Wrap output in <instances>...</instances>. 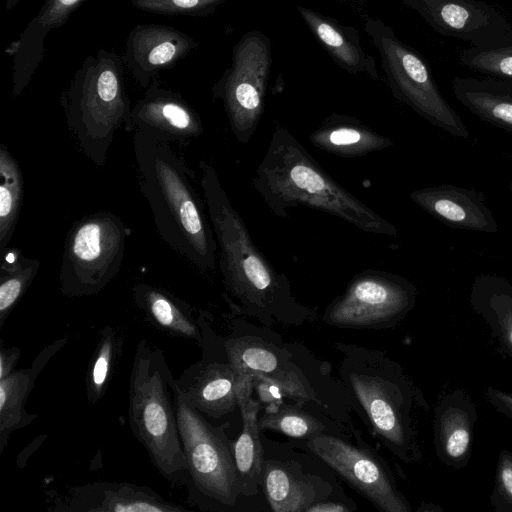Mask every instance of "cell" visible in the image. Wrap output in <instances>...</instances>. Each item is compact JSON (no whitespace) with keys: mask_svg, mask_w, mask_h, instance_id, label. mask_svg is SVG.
<instances>
[{"mask_svg":"<svg viewBox=\"0 0 512 512\" xmlns=\"http://www.w3.org/2000/svg\"><path fill=\"white\" fill-rule=\"evenodd\" d=\"M304 442L350 487L381 512H411L387 461L368 444L361 431L354 438L323 433Z\"/></svg>","mask_w":512,"mask_h":512,"instance_id":"4fadbf2b","label":"cell"},{"mask_svg":"<svg viewBox=\"0 0 512 512\" xmlns=\"http://www.w3.org/2000/svg\"><path fill=\"white\" fill-rule=\"evenodd\" d=\"M61 338L47 345L28 368L16 369L0 380V454L8 445L10 435L30 425L37 415L25 409L35 380L49 360L66 345Z\"/></svg>","mask_w":512,"mask_h":512,"instance_id":"d4e9b609","label":"cell"},{"mask_svg":"<svg viewBox=\"0 0 512 512\" xmlns=\"http://www.w3.org/2000/svg\"><path fill=\"white\" fill-rule=\"evenodd\" d=\"M484 396L496 411L512 420L511 392L502 391L492 386H487L484 390Z\"/></svg>","mask_w":512,"mask_h":512,"instance_id":"8d00e7d4","label":"cell"},{"mask_svg":"<svg viewBox=\"0 0 512 512\" xmlns=\"http://www.w3.org/2000/svg\"><path fill=\"white\" fill-rule=\"evenodd\" d=\"M356 503L350 499H325L312 504L305 512H354Z\"/></svg>","mask_w":512,"mask_h":512,"instance_id":"74e56055","label":"cell"},{"mask_svg":"<svg viewBox=\"0 0 512 512\" xmlns=\"http://www.w3.org/2000/svg\"><path fill=\"white\" fill-rule=\"evenodd\" d=\"M199 43L174 27L148 23L130 31L121 59L125 69L142 88H147L158 74L175 67Z\"/></svg>","mask_w":512,"mask_h":512,"instance_id":"e0dca14e","label":"cell"},{"mask_svg":"<svg viewBox=\"0 0 512 512\" xmlns=\"http://www.w3.org/2000/svg\"><path fill=\"white\" fill-rule=\"evenodd\" d=\"M252 185L272 214L307 206L336 216L360 230L397 237L398 229L337 183L304 146L277 126L252 178Z\"/></svg>","mask_w":512,"mask_h":512,"instance_id":"277c9868","label":"cell"},{"mask_svg":"<svg viewBox=\"0 0 512 512\" xmlns=\"http://www.w3.org/2000/svg\"><path fill=\"white\" fill-rule=\"evenodd\" d=\"M460 63L476 73L512 80V29L498 40L459 51Z\"/></svg>","mask_w":512,"mask_h":512,"instance_id":"836d02e7","label":"cell"},{"mask_svg":"<svg viewBox=\"0 0 512 512\" xmlns=\"http://www.w3.org/2000/svg\"><path fill=\"white\" fill-rule=\"evenodd\" d=\"M173 377L163 352L138 342L129 377L128 419L133 435L168 481L188 483V467L178 430Z\"/></svg>","mask_w":512,"mask_h":512,"instance_id":"8992f818","label":"cell"},{"mask_svg":"<svg viewBox=\"0 0 512 512\" xmlns=\"http://www.w3.org/2000/svg\"><path fill=\"white\" fill-rule=\"evenodd\" d=\"M418 291L407 278L366 269L355 275L342 294L326 307L322 322L343 329H390L416 305Z\"/></svg>","mask_w":512,"mask_h":512,"instance_id":"7c38bea8","label":"cell"},{"mask_svg":"<svg viewBox=\"0 0 512 512\" xmlns=\"http://www.w3.org/2000/svg\"><path fill=\"white\" fill-rule=\"evenodd\" d=\"M332 346L341 355L337 377L371 436L404 463H420L418 413L429 406L412 377L384 351L344 342Z\"/></svg>","mask_w":512,"mask_h":512,"instance_id":"7a4b0ae2","label":"cell"},{"mask_svg":"<svg viewBox=\"0 0 512 512\" xmlns=\"http://www.w3.org/2000/svg\"><path fill=\"white\" fill-rule=\"evenodd\" d=\"M135 305L158 329L175 337L202 342V332L193 308L171 292L147 284L132 288Z\"/></svg>","mask_w":512,"mask_h":512,"instance_id":"4316f807","label":"cell"},{"mask_svg":"<svg viewBox=\"0 0 512 512\" xmlns=\"http://www.w3.org/2000/svg\"><path fill=\"white\" fill-rule=\"evenodd\" d=\"M272 65L271 43L261 31L245 33L232 50V62L212 87L224 107L232 134L248 143L262 117Z\"/></svg>","mask_w":512,"mask_h":512,"instance_id":"8fae6325","label":"cell"},{"mask_svg":"<svg viewBox=\"0 0 512 512\" xmlns=\"http://www.w3.org/2000/svg\"><path fill=\"white\" fill-rule=\"evenodd\" d=\"M227 0H131L134 8L158 15L207 17Z\"/></svg>","mask_w":512,"mask_h":512,"instance_id":"e575fe53","label":"cell"},{"mask_svg":"<svg viewBox=\"0 0 512 512\" xmlns=\"http://www.w3.org/2000/svg\"><path fill=\"white\" fill-rule=\"evenodd\" d=\"M0 328L36 277L40 261L15 247L0 250Z\"/></svg>","mask_w":512,"mask_h":512,"instance_id":"4dcf8cb0","label":"cell"},{"mask_svg":"<svg viewBox=\"0 0 512 512\" xmlns=\"http://www.w3.org/2000/svg\"><path fill=\"white\" fill-rule=\"evenodd\" d=\"M20 358V349L15 346H5L1 343L0 348V380L11 374Z\"/></svg>","mask_w":512,"mask_h":512,"instance_id":"f35d334b","label":"cell"},{"mask_svg":"<svg viewBox=\"0 0 512 512\" xmlns=\"http://www.w3.org/2000/svg\"><path fill=\"white\" fill-rule=\"evenodd\" d=\"M128 229L117 215L99 211L69 229L60 266V291L66 297L103 290L121 269Z\"/></svg>","mask_w":512,"mask_h":512,"instance_id":"9c48e42d","label":"cell"},{"mask_svg":"<svg viewBox=\"0 0 512 512\" xmlns=\"http://www.w3.org/2000/svg\"><path fill=\"white\" fill-rule=\"evenodd\" d=\"M364 29L380 56L394 98L433 126L468 139L465 123L442 95L425 58L379 18H367Z\"/></svg>","mask_w":512,"mask_h":512,"instance_id":"ba28073f","label":"cell"},{"mask_svg":"<svg viewBox=\"0 0 512 512\" xmlns=\"http://www.w3.org/2000/svg\"><path fill=\"white\" fill-rule=\"evenodd\" d=\"M197 318L202 332L199 345L202 357L186 368L175 382L200 413L220 419L238 408V376L227 355L223 336L211 326L210 315L199 310Z\"/></svg>","mask_w":512,"mask_h":512,"instance_id":"9a60e30c","label":"cell"},{"mask_svg":"<svg viewBox=\"0 0 512 512\" xmlns=\"http://www.w3.org/2000/svg\"><path fill=\"white\" fill-rule=\"evenodd\" d=\"M20 2V0H5V9L8 11V10H11L13 9L18 3Z\"/></svg>","mask_w":512,"mask_h":512,"instance_id":"ab89813d","label":"cell"},{"mask_svg":"<svg viewBox=\"0 0 512 512\" xmlns=\"http://www.w3.org/2000/svg\"><path fill=\"white\" fill-rule=\"evenodd\" d=\"M296 10L339 67L351 74L365 73L376 81L380 79L375 58L362 47L357 29L302 5H297Z\"/></svg>","mask_w":512,"mask_h":512,"instance_id":"cb8c5ba5","label":"cell"},{"mask_svg":"<svg viewBox=\"0 0 512 512\" xmlns=\"http://www.w3.org/2000/svg\"><path fill=\"white\" fill-rule=\"evenodd\" d=\"M264 466L262 488L270 510L305 512L312 504L325 499H350L333 496L337 483L328 467H306V455L298 454L285 444L267 439L262 431Z\"/></svg>","mask_w":512,"mask_h":512,"instance_id":"5bb4252c","label":"cell"},{"mask_svg":"<svg viewBox=\"0 0 512 512\" xmlns=\"http://www.w3.org/2000/svg\"><path fill=\"white\" fill-rule=\"evenodd\" d=\"M86 0H45L18 40L6 52L13 56V95L18 97L30 83L44 55V41L54 29L66 24Z\"/></svg>","mask_w":512,"mask_h":512,"instance_id":"603a6c76","label":"cell"},{"mask_svg":"<svg viewBox=\"0 0 512 512\" xmlns=\"http://www.w3.org/2000/svg\"><path fill=\"white\" fill-rule=\"evenodd\" d=\"M476 406L463 389L445 393L434 410V446L438 459L453 469H462L471 457Z\"/></svg>","mask_w":512,"mask_h":512,"instance_id":"44dd1931","label":"cell"},{"mask_svg":"<svg viewBox=\"0 0 512 512\" xmlns=\"http://www.w3.org/2000/svg\"><path fill=\"white\" fill-rule=\"evenodd\" d=\"M490 505L496 512H512V452L508 449L498 456Z\"/></svg>","mask_w":512,"mask_h":512,"instance_id":"d590c367","label":"cell"},{"mask_svg":"<svg viewBox=\"0 0 512 512\" xmlns=\"http://www.w3.org/2000/svg\"><path fill=\"white\" fill-rule=\"evenodd\" d=\"M440 35L470 46L492 43L512 29L498 9L483 0H400Z\"/></svg>","mask_w":512,"mask_h":512,"instance_id":"2e32d148","label":"cell"},{"mask_svg":"<svg viewBox=\"0 0 512 512\" xmlns=\"http://www.w3.org/2000/svg\"><path fill=\"white\" fill-rule=\"evenodd\" d=\"M409 197L429 215L453 229L483 233L499 230L484 194L475 189L441 184L414 190Z\"/></svg>","mask_w":512,"mask_h":512,"instance_id":"ffe728a7","label":"cell"},{"mask_svg":"<svg viewBox=\"0 0 512 512\" xmlns=\"http://www.w3.org/2000/svg\"><path fill=\"white\" fill-rule=\"evenodd\" d=\"M133 150L140 190L158 235L197 269L213 271L218 246L192 171L171 143L147 133L134 132Z\"/></svg>","mask_w":512,"mask_h":512,"instance_id":"3957f363","label":"cell"},{"mask_svg":"<svg viewBox=\"0 0 512 512\" xmlns=\"http://www.w3.org/2000/svg\"><path fill=\"white\" fill-rule=\"evenodd\" d=\"M510 196H511V210H512V181L509 186Z\"/></svg>","mask_w":512,"mask_h":512,"instance_id":"60d3db41","label":"cell"},{"mask_svg":"<svg viewBox=\"0 0 512 512\" xmlns=\"http://www.w3.org/2000/svg\"><path fill=\"white\" fill-rule=\"evenodd\" d=\"M53 511L64 512H186L150 487L128 482L99 481L70 488L58 496Z\"/></svg>","mask_w":512,"mask_h":512,"instance_id":"d6986e66","label":"cell"},{"mask_svg":"<svg viewBox=\"0 0 512 512\" xmlns=\"http://www.w3.org/2000/svg\"><path fill=\"white\" fill-rule=\"evenodd\" d=\"M0 250L11 241L24 195L23 174L8 147L0 144Z\"/></svg>","mask_w":512,"mask_h":512,"instance_id":"1f68e13d","label":"cell"},{"mask_svg":"<svg viewBox=\"0 0 512 512\" xmlns=\"http://www.w3.org/2000/svg\"><path fill=\"white\" fill-rule=\"evenodd\" d=\"M309 140L316 148L340 157L364 156L394 144L359 119L336 113L324 119Z\"/></svg>","mask_w":512,"mask_h":512,"instance_id":"f1b7e54d","label":"cell"},{"mask_svg":"<svg viewBox=\"0 0 512 512\" xmlns=\"http://www.w3.org/2000/svg\"><path fill=\"white\" fill-rule=\"evenodd\" d=\"M177 425L188 467L189 498L203 510L237 511L241 501L228 422L213 425L173 385Z\"/></svg>","mask_w":512,"mask_h":512,"instance_id":"52a82bcc","label":"cell"},{"mask_svg":"<svg viewBox=\"0 0 512 512\" xmlns=\"http://www.w3.org/2000/svg\"><path fill=\"white\" fill-rule=\"evenodd\" d=\"M200 185L219 250L223 297L231 313L257 319L261 325L300 326L318 320L314 309L300 303L288 278L277 272L254 243L233 207L217 171L201 161Z\"/></svg>","mask_w":512,"mask_h":512,"instance_id":"6da1fadb","label":"cell"},{"mask_svg":"<svg viewBox=\"0 0 512 512\" xmlns=\"http://www.w3.org/2000/svg\"><path fill=\"white\" fill-rule=\"evenodd\" d=\"M259 427L263 432L281 433L300 441L309 440L323 433L354 438L332 421L286 400L272 401L264 405L263 413L259 416Z\"/></svg>","mask_w":512,"mask_h":512,"instance_id":"f546056e","label":"cell"},{"mask_svg":"<svg viewBox=\"0 0 512 512\" xmlns=\"http://www.w3.org/2000/svg\"><path fill=\"white\" fill-rule=\"evenodd\" d=\"M121 56L101 48L88 55L62 92L69 131L83 154L105 165L116 131L129 132L131 110Z\"/></svg>","mask_w":512,"mask_h":512,"instance_id":"5b68a950","label":"cell"},{"mask_svg":"<svg viewBox=\"0 0 512 512\" xmlns=\"http://www.w3.org/2000/svg\"><path fill=\"white\" fill-rule=\"evenodd\" d=\"M469 301L501 350L512 358V283L503 276L480 274L472 282Z\"/></svg>","mask_w":512,"mask_h":512,"instance_id":"83f0119b","label":"cell"},{"mask_svg":"<svg viewBox=\"0 0 512 512\" xmlns=\"http://www.w3.org/2000/svg\"><path fill=\"white\" fill-rule=\"evenodd\" d=\"M456 99L480 120L512 133V80L490 76L454 77Z\"/></svg>","mask_w":512,"mask_h":512,"instance_id":"484cf974","label":"cell"},{"mask_svg":"<svg viewBox=\"0 0 512 512\" xmlns=\"http://www.w3.org/2000/svg\"><path fill=\"white\" fill-rule=\"evenodd\" d=\"M241 433L232 442V451L242 498H253L263 491L264 447L259 413L263 408L254 397L251 375L239 376L236 387Z\"/></svg>","mask_w":512,"mask_h":512,"instance_id":"7402d4cb","label":"cell"},{"mask_svg":"<svg viewBox=\"0 0 512 512\" xmlns=\"http://www.w3.org/2000/svg\"><path fill=\"white\" fill-rule=\"evenodd\" d=\"M144 132L163 141L184 143L203 134L199 114L183 96L154 78L131 110L129 132Z\"/></svg>","mask_w":512,"mask_h":512,"instance_id":"ac0fdd59","label":"cell"},{"mask_svg":"<svg viewBox=\"0 0 512 512\" xmlns=\"http://www.w3.org/2000/svg\"><path fill=\"white\" fill-rule=\"evenodd\" d=\"M254 395L262 406L286 400L332 421L355 437L360 431L353 422L352 399L332 376L327 362L318 359L307 347L292 342V355L276 373L251 374Z\"/></svg>","mask_w":512,"mask_h":512,"instance_id":"30bf717a","label":"cell"},{"mask_svg":"<svg viewBox=\"0 0 512 512\" xmlns=\"http://www.w3.org/2000/svg\"><path fill=\"white\" fill-rule=\"evenodd\" d=\"M122 347V336L113 327H104L88 365L85 378L89 403L95 404L106 393L115 363L121 355Z\"/></svg>","mask_w":512,"mask_h":512,"instance_id":"d6a6232c","label":"cell"}]
</instances>
